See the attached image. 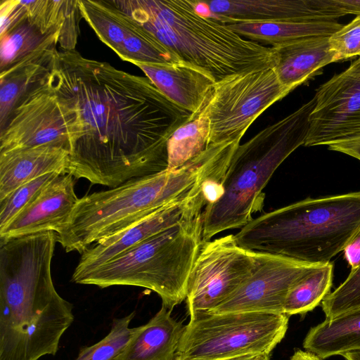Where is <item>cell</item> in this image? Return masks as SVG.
<instances>
[{
	"label": "cell",
	"instance_id": "cell-1",
	"mask_svg": "<svg viewBox=\"0 0 360 360\" xmlns=\"http://www.w3.org/2000/svg\"><path fill=\"white\" fill-rule=\"evenodd\" d=\"M77 110L81 136L67 172L109 188L167 169V141L193 115L147 77L116 69L74 51L58 52L49 76Z\"/></svg>",
	"mask_w": 360,
	"mask_h": 360
},
{
	"label": "cell",
	"instance_id": "cell-2",
	"mask_svg": "<svg viewBox=\"0 0 360 360\" xmlns=\"http://www.w3.org/2000/svg\"><path fill=\"white\" fill-rule=\"evenodd\" d=\"M56 242L54 231L0 240V360L55 355L74 321L52 280Z\"/></svg>",
	"mask_w": 360,
	"mask_h": 360
},
{
	"label": "cell",
	"instance_id": "cell-3",
	"mask_svg": "<svg viewBox=\"0 0 360 360\" xmlns=\"http://www.w3.org/2000/svg\"><path fill=\"white\" fill-rule=\"evenodd\" d=\"M224 164L208 147L182 166L133 179L79 199L69 221L58 232L66 252L82 254L99 240L113 236L161 207L181 199L211 180H219Z\"/></svg>",
	"mask_w": 360,
	"mask_h": 360
},
{
	"label": "cell",
	"instance_id": "cell-4",
	"mask_svg": "<svg viewBox=\"0 0 360 360\" xmlns=\"http://www.w3.org/2000/svg\"><path fill=\"white\" fill-rule=\"evenodd\" d=\"M173 53L215 84L274 68L273 47L247 39L227 25L200 14L191 0H112Z\"/></svg>",
	"mask_w": 360,
	"mask_h": 360
},
{
	"label": "cell",
	"instance_id": "cell-5",
	"mask_svg": "<svg viewBox=\"0 0 360 360\" xmlns=\"http://www.w3.org/2000/svg\"><path fill=\"white\" fill-rule=\"evenodd\" d=\"M360 227V191L307 198L253 218L234 235L242 248L323 264L340 252Z\"/></svg>",
	"mask_w": 360,
	"mask_h": 360
},
{
	"label": "cell",
	"instance_id": "cell-6",
	"mask_svg": "<svg viewBox=\"0 0 360 360\" xmlns=\"http://www.w3.org/2000/svg\"><path fill=\"white\" fill-rule=\"evenodd\" d=\"M314 96L268 126L235 150L221 181L220 198L203 211L202 241L226 230L241 229L264 205L263 189L280 165L304 146Z\"/></svg>",
	"mask_w": 360,
	"mask_h": 360
},
{
	"label": "cell",
	"instance_id": "cell-7",
	"mask_svg": "<svg viewBox=\"0 0 360 360\" xmlns=\"http://www.w3.org/2000/svg\"><path fill=\"white\" fill-rule=\"evenodd\" d=\"M202 229L201 211L72 281L101 288H144L172 309L186 300L188 278L203 243Z\"/></svg>",
	"mask_w": 360,
	"mask_h": 360
},
{
	"label": "cell",
	"instance_id": "cell-8",
	"mask_svg": "<svg viewBox=\"0 0 360 360\" xmlns=\"http://www.w3.org/2000/svg\"><path fill=\"white\" fill-rule=\"evenodd\" d=\"M289 316L267 312L205 314L191 319L175 360H224L270 354L288 330Z\"/></svg>",
	"mask_w": 360,
	"mask_h": 360
},
{
	"label": "cell",
	"instance_id": "cell-9",
	"mask_svg": "<svg viewBox=\"0 0 360 360\" xmlns=\"http://www.w3.org/2000/svg\"><path fill=\"white\" fill-rule=\"evenodd\" d=\"M290 92L272 68L239 74L215 84L202 108L210 120L208 146L240 141L252 122Z\"/></svg>",
	"mask_w": 360,
	"mask_h": 360
},
{
	"label": "cell",
	"instance_id": "cell-10",
	"mask_svg": "<svg viewBox=\"0 0 360 360\" xmlns=\"http://www.w3.org/2000/svg\"><path fill=\"white\" fill-rule=\"evenodd\" d=\"M82 134L77 110L48 77L21 99L0 131V153L46 144L63 145L70 150Z\"/></svg>",
	"mask_w": 360,
	"mask_h": 360
},
{
	"label": "cell",
	"instance_id": "cell-11",
	"mask_svg": "<svg viewBox=\"0 0 360 360\" xmlns=\"http://www.w3.org/2000/svg\"><path fill=\"white\" fill-rule=\"evenodd\" d=\"M259 252L240 247L234 235L203 242L191 271L186 304L191 319L208 314L252 274Z\"/></svg>",
	"mask_w": 360,
	"mask_h": 360
},
{
	"label": "cell",
	"instance_id": "cell-12",
	"mask_svg": "<svg viewBox=\"0 0 360 360\" xmlns=\"http://www.w3.org/2000/svg\"><path fill=\"white\" fill-rule=\"evenodd\" d=\"M320 265L259 252L258 264L252 274L229 298L208 314H283L291 288Z\"/></svg>",
	"mask_w": 360,
	"mask_h": 360
},
{
	"label": "cell",
	"instance_id": "cell-13",
	"mask_svg": "<svg viewBox=\"0 0 360 360\" xmlns=\"http://www.w3.org/2000/svg\"><path fill=\"white\" fill-rule=\"evenodd\" d=\"M309 117L305 146L329 145L360 124V56L320 86Z\"/></svg>",
	"mask_w": 360,
	"mask_h": 360
},
{
	"label": "cell",
	"instance_id": "cell-14",
	"mask_svg": "<svg viewBox=\"0 0 360 360\" xmlns=\"http://www.w3.org/2000/svg\"><path fill=\"white\" fill-rule=\"evenodd\" d=\"M197 11L229 25L274 21H336L345 15L336 0L195 1Z\"/></svg>",
	"mask_w": 360,
	"mask_h": 360
},
{
	"label": "cell",
	"instance_id": "cell-15",
	"mask_svg": "<svg viewBox=\"0 0 360 360\" xmlns=\"http://www.w3.org/2000/svg\"><path fill=\"white\" fill-rule=\"evenodd\" d=\"M206 205L202 187L161 207L129 228L99 240L81 254L72 279L112 260L141 242L202 211Z\"/></svg>",
	"mask_w": 360,
	"mask_h": 360
},
{
	"label": "cell",
	"instance_id": "cell-16",
	"mask_svg": "<svg viewBox=\"0 0 360 360\" xmlns=\"http://www.w3.org/2000/svg\"><path fill=\"white\" fill-rule=\"evenodd\" d=\"M75 177L69 172L58 174L0 230V240L46 231L58 233L69 221L79 199Z\"/></svg>",
	"mask_w": 360,
	"mask_h": 360
},
{
	"label": "cell",
	"instance_id": "cell-17",
	"mask_svg": "<svg viewBox=\"0 0 360 360\" xmlns=\"http://www.w3.org/2000/svg\"><path fill=\"white\" fill-rule=\"evenodd\" d=\"M136 65L169 101L193 116L204 108L215 85L207 75L182 63Z\"/></svg>",
	"mask_w": 360,
	"mask_h": 360
},
{
	"label": "cell",
	"instance_id": "cell-18",
	"mask_svg": "<svg viewBox=\"0 0 360 360\" xmlns=\"http://www.w3.org/2000/svg\"><path fill=\"white\" fill-rule=\"evenodd\" d=\"M70 150L46 144L0 153V201L25 183L47 173L67 172Z\"/></svg>",
	"mask_w": 360,
	"mask_h": 360
},
{
	"label": "cell",
	"instance_id": "cell-19",
	"mask_svg": "<svg viewBox=\"0 0 360 360\" xmlns=\"http://www.w3.org/2000/svg\"><path fill=\"white\" fill-rule=\"evenodd\" d=\"M56 44L44 46L0 72V131L21 99L49 76L58 54Z\"/></svg>",
	"mask_w": 360,
	"mask_h": 360
},
{
	"label": "cell",
	"instance_id": "cell-20",
	"mask_svg": "<svg viewBox=\"0 0 360 360\" xmlns=\"http://www.w3.org/2000/svg\"><path fill=\"white\" fill-rule=\"evenodd\" d=\"M164 305L144 325L136 327L117 360H175L185 326Z\"/></svg>",
	"mask_w": 360,
	"mask_h": 360
},
{
	"label": "cell",
	"instance_id": "cell-21",
	"mask_svg": "<svg viewBox=\"0 0 360 360\" xmlns=\"http://www.w3.org/2000/svg\"><path fill=\"white\" fill-rule=\"evenodd\" d=\"M329 37H311L273 47V68L280 82L290 91L309 80L325 65L333 63Z\"/></svg>",
	"mask_w": 360,
	"mask_h": 360
},
{
	"label": "cell",
	"instance_id": "cell-22",
	"mask_svg": "<svg viewBox=\"0 0 360 360\" xmlns=\"http://www.w3.org/2000/svg\"><path fill=\"white\" fill-rule=\"evenodd\" d=\"M303 347L321 360L360 350V307L326 319L307 334Z\"/></svg>",
	"mask_w": 360,
	"mask_h": 360
},
{
	"label": "cell",
	"instance_id": "cell-23",
	"mask_svg": "<svg viewBox=\"0 0 360 360\" xmlns=\"http://www.w3.org/2000/svg\"><path fill=\"white\" fill-rule=\"evenodd\" d=\"M227 25L247 39L272 47L311 37H330L343 27L337 20L240 22Z\"/></svg>",
	"mask_w": 360,
	"mask_h": 360
},
{
	"label": "cell",
	"instance_id": "cell-24",
	"mask_svg": "<svg viewBox=\"0 0 360 360\" xmlns=\"http://www.w3.org/2000/svg\"><path fill=\"white\" fill-rule=\"evenodd\" d=\"M27 19L44 34H59L58 44L64 51H74L82 17L78 0L22 1Z\"/></svg>",
	"mask_w": 360,
	"mask_h": 360
},
{
	"label": "cell",
	"instance_id": "cell-25",
	"mask_svg": "<svg viewBox=\"0 0 360 360\" xmlns=\"http://www.w3.org/2000/svg\"><path fill=\"white\" fill-rule=\"evenodd\" d=\"M58 33L44 34L27 18L0 34V72L44 46L58 44Z\"/></svg>",
	"mask_w": 360,
	"mask_h": 360
},
{
	"label": "cell",
	"instance_id": "cell-26",
	"mask_svg": "<svg viewBox=\"0 0 360 360\" xmlns=\"http://www.w3.org/2000/svg\"><path fill=\"white\" fill-rule=\"evenodd\" d=\"M210 120L202 109L178 127L167 141L168 169L179 167L208 146Z\"/></svg>",
	"mask_w": 360,
	"mask_h": 360
},
{
	"label": "cell",
	"instance_id": "cell-27",
	"mask_svg": "<svg viewBox=\"0 0 360 360\" xmlns=\"http://www.w3.org/2000/svg\"><path fill=\"white\" fill-rule=\"evenodd\" d=\"M333 277V263L321 264L291 288L285 302L283 314L290 316L313 310L330 293Z\"/></svg>",
	"mask_w": 360,
	"mask_h": 360
},
{
	"label": "cell",
	"instance_id": "cell-28",
	"mask_svg": "<svg viewBox=\"0 0 360 360\" xmlns=\"http://www.w3.org/2000/svg\"><path fill=\"white\" fill-rule=\"evenodd\" d=\"M135 312L115 319L108 334L97 343L80 349L75 360H117L136 328H130Z\"/></svg>",
	"mask_w": 360,
	"mask_h": 360
},
{
	"label": "cell",
	"instance_id": "cell-29",
	"mask_svg": "<svg viewBox=\"0 0 360 360\" xmlns=\"http://www.w3.org/2000/svg\"><path fill=\"white\" fill-rule=\"evenodd\" d=\"M64 172L45 174L21 185L0 201V230L5 228L39 193L58 174Z\"/></svg>",
	"mask_w": 360,
	"mask_h": 360
},
{
	"label": "cell",
	"instance_id": "cell-30",
	"mask_svg": "<svg viewBox=\"0 0 360 360\" xmlns=\"http://www.w3.org/2000/svg\"><path fill=\"white\" fill-rule=\"evenodd\" d=\"M321 304L327 319L360 307V266L352 269L345 281Z\"/></svg>",
	"mask_w": 360,
	"mask_h": 360
},
{
	"label": "cell",
	"instance_id": "cell-31",
	"mask_svg": "<svg viewBox=\"0 0 360 360\" xmlns=\"http://www.w3.org/2000/svg\"><path fill=\"white\" fill-rule=\"evenodd\" d=\"M333 63L360 56V13L329 37Z\"/></svg>",
	"mask_w": 360,
	"mask_h": 360
},
{
	"label": "cell",
	"instance_id": "cell-32",
	"mask_svg": "<svg viewBox=\"0 0 360 360\" xmlns=\"http://www.w3.org/2000/svg\"><path fill=\"white\" fill-rule=\"evenodd\" d=\"M27 18L22 1L1 0L0 4V34L11 30Z\"/></svg>",
	"mask_w": 360,
	"mask_h": 360
},
{
	"label": "cell",
	"instance_id": "cell-33",
	"mask_svg": "<svg viewBox=\"0 0 360 360\" xmlns=\"http://www.w3.org/2000/svg\"><path fill=\"white\" fill-rule=\"evenodd\" d=\"M328 149L360 160V124L343 139L328 145Z\"/></svg>",
	"mask_w": 360,
	"mask_h": 360
},
{
	"label": "cell",
	"instance_id": "cell-34",
	"mask_svg": "<svg viewBox=\"0 0 360 360\" xmlns=\"http://www.w3.org/2000/svg\"><path fill=\"white\" fill-rule=\"evenodd\" d=\"M345 257L352 269L360 266V227L344 249Z\"/></svg>",
	"mask_w": 360,
	"mask_h": 360
},
{
	"label": "cell",
	"instance_id": "cell-35",
	"mask_svg": "<svg viewBox=\"0 0 360 360\" xmlns=\"http://www.w3.org/2000/svg\"><path fill=\"white\" fill-rule=\"evenodd\" d=\"M336 2L345 15L360 13V0H336Z\"/></svg>",
	"mask_w": 360,
	"mask_h": 360
},
{
	"label": "cell",
	"instance_id": "cell-36",
	"mask_svg": "<svg viewBox=\"0 0 360 360\" xmlns=\"http://www.w3.org/2000/svg\"><path fill=\"white\" fill-rule=\"evenodd\" d=\"M290 360H321L315 354L302 350H297L293 355L290 357Z\"/></svg>",
	"mask_w": 360,
	"mask_h": 360
},
{
	"label": "cell",
	"instance_id": "cell-37",
	"mask_svg": "<svg viewBox=\"0 0 360 360\" xmlns=\"http://www.w3.org/2000/svg\"><path fill=\"white\" fill-rule=\"evenodd\" d=\"M345 360H360V350L348 352L342 355Z\"/></svg>",
	"mask_w": 360,
	"mask_h": 360
},
{
	"label": "cell",
	"instance_id": "cell-38",
	"mask_svg": "<svg viewBox=\"0 0 360 360\" xmlns=\"http://www.w3.org/2000/svg\"><path fill=\"white\" fill-rule=\"evenodd\" d=\"M259 356L245 355L224 360H256Z\"/></svg>",
	"mask_w": 360,
	"mask_h": 360
},
{
	"label": "cell",
	"instance_id": "cell-39",
	"mask_svg": "<svg viewBox=\"0 0 360 360\" xmlns=\"http://www.w3.org/2000/svg\"><path fill=\"white\" fill-rule=\"evenodd\" d=\"M256 360H270V356L269 354L260 355L257 358Z\"/></svg>",
	"mask_w": 360,
	"mask_h": 360
}]
</instances>
